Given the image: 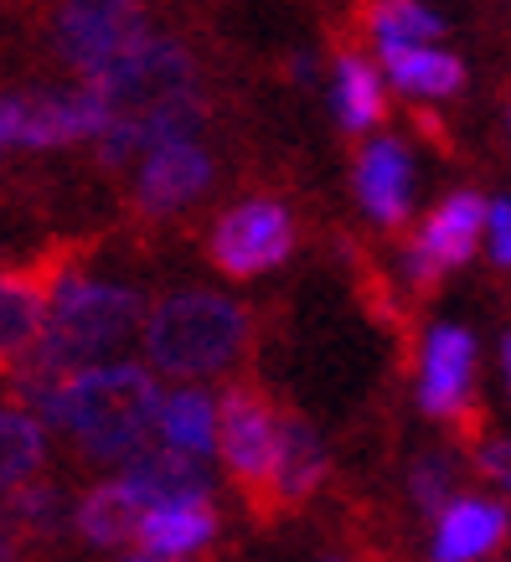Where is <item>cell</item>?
I'll return each instance as SVG.
<instances>
[{"instance_id":"1","label":"cell","mask_w":511,"mask_h":562,"mask_svg":"<svg viewBox=\"0 0 511 562\" xmlns=\"http://www.w3.org/2000/svg\"><path fill=\"white\" fill-rule=\"evenodd\" d=\"M26 413L47 428H63L88 464H124L140 454L160 428V387L151 367L114 361V367H78L63 376L11 382Z\"/></svg>"},{"instance_id":"2","label":"cell","mask_w":511,"mask_h":562,"mask_svg":"<svg viewBox=\"0 0 511 562\" xmlns=\"http://www.w3.org/2000/svg\"><path fill=\"white\" fill-rule=\"evenodd\" d=\"M145 361L166 376H218L254 346V310L212 290H170L145 310Z\"/></svg>"},{"instance_id":"3","label":"cell","mask_w":511,"mask_h":562,"mask_svg":"<svg viewBox=\"0 0 511 562\" xmlns=\"http://www.w3.org/2000/svg\"><path fill=\"white\" fill-rule=\"evenodd\" d=\"M145 321V294L130 284H99L73 273L63 279V290L52 294L47 325L36 346L21 357V367L5 382H36V376H63L78 372L88 361H99L103 351H114L124 336H135V325Z\"/></svg>"},{"instance_id":"4","label":"cell","mask_w":511,"mask_h":562,"mask_svg":"<svg viewBox=\"0 0 511 562\" xmlns=\"http://www.w3.org/2000/svg\"><path fill=\"white\" fill-rule=\"evenodd\" d=\"M212 443L222 454V470L238 491L243 512L258 527H274V460H279V408L254 382H233L212 408Z\"/></svg>"},{"instance_id":"5","label":"cell","mask_w":511,"mask_h":562,"mask_svg":"<svg viewBox=\"0 0 511 562\" xmlns=\"http://www.w3.org/2000/svg\"><path fill=\"white\" fill-rule=\"evenodd\" d=\"M99 93L109 124L124 120H145L166 103H181L191 93H202V63L181 36H140L135 47H124L114 63H103L99 72L84 78ZM103 124V130H109Z\"/></svg>"},{"instance_id":"6","label":"cell","mask_w":511,"mask_h":562,"mask_svg":"<svg viewBox=\"0 0 511 562\" xmlns=\"http://www.w3.org/2000/svg\"><path fill=\"white\" fill-rule=\"evenodd\" d=\"M480 222H486V196L476 187L444 191L424 217L413 222V233L398 243V284L413 300H429L449 273L470 269L480 258Z\"/></svg>"},{"instance_id":"7","label":"cell","mask_w":511,"mask_h":562,"mask_svg":"<svg viewBox=\"0 0 511 562\" xmlns=\"http://www.w3.org/2000/svg\"><path fill=\"white\" fill-rule=\"evenodd\" d=\"M88 238H63L47 243L42 254H32L16 269H0V382L16 372L21 357L36 346L42 325H47L52 294L63 290V279L84 273L88 263Z\"/></svg>"},{"instance_id":"8","label":"cell","mask_w":511,"mask_h":562,"mask_svg":"<svg viewBox=\"0 0 511 562\" xmlns=\"http://www.w3.org/2000/svg\"><path fill=\"white\" fill-rule=\"evenodd\" d=\"M480 392V341L465 321H434L413 341V403L429 424L470 428Z\"/></svg>"},{"instance_id":"9","label":"cell","mask_w":511,"mask_h":562,"mask_svg":"<svg viewBox=\"0 0 511 562\" xmlns=\"http://www.w3.org/2000/svg\"><path fill=\"white\" fill-rule=\"evenodd\" d=\"M145 32H151V5L145 0H57L47 16L52 57L78 78L114 63Z\"/></svg>"},{"instance_id":"10","label":"cell","mask_w":511,"mask_h":562,"mask_svg":"<svg viewBox=\"0 0 511 562\" xmlns=\"http://www.w3.org/2000/svg\"><path fill=\"white\" fill-rule=\"evenodd\" d=\"M103 124H109V114L88 83L26 88V93L0 99V135H5V145H26V150H63V145L93 139Z\"/></svg>"},{"instance_id":"11","label":"cell","mask_w":511,"mask_h":562,"mask_svg":"<svg viewBox=\"0 0 511 562\" xmlns=\"http://www.w3.org/2000/svg\"><path fill=\"white\" fill-rule=\"evenodd\" d=\"M295 254V217L285 202L274 196H248V202L227 206L212 222V238H207V258L212 269L227 279H258V273L279 269Z\"/></svg>"},{"instance_id":"12","label":"cell","mask_w":511,"mask_h":562,"mask_svg":"<svg viewBox=\"0 0 511 562\" xmlns=\"http://www.w3.org/2000/svg\"><path fill=\"white\" fill-rule=\"evenodd\" d=\"M352 191L373 227L403 233L413 222V202H419V160H413L409 139L377 135V130L362 135L357 155H352Z\"/></svg>"},{"instance_id":"13","label":"cell","mask_w":511,"mask_h":562,"mask_svg":"<svg viewBox=\"0 0 511 562\" xmlns=\"http://www.w3.org/2000/svg\"><path fill=\"white\" fill-rule=\"evenodd\" d=\"M511 542V506L496 491H455L429 516V562H491Z\"/></svg>"},{"instance_id":"14","label":"cell","mask_w":511,"mask_h":562,"mask_svg":"<svg viewBox=\"0 0 511 562\" xmlns=\"http://www.w3.org/2000/svg\"><path fill=\"white\" fill-rule=\"evenodd\" d=\"M212 181H218V160L191 139H170V145H155L151 155H140L130 206L140 217H176L191 202H202Z\"/></svg>"},{"instance_id":"15","label":"cell","mask_w":511,"mask_h":562,"mask_svg":"<svg viewBox=\"0 0 511 562\" xmlns=\"http://www.w3.org/2000/svg\"><path fill=\"white\" fill-rule=\"evenodd\" d=\"M331 480V449L306 413L279 408V460H274V512L290 516L310 506Z\"/></svg>"},{"instance_id":"16","label":"cell","mask_w":511,"mask_h":562,"mask_svg":"<svg viewBox=\"0 0 511 562\" xmlns=\"http://www.w3.org/2000/svg\"><path fill=\"white\" fill-rule=\"evenodd\" d=\"M377 68L388 78L392 93H403L419 109H434V103L460 99L465 83H470V68H465L460 52L440 47V42H419V47H382L377 52Z\"/></svg>"},{"instance_id":"17","label":"cell","mask_w":511,"mask_h":562,"mask_svg":"<svg viewBox=\"0 0 511 562\" xmlns=\"http://www.w3.org/2000/svg\"><path fill=\"white\" fill-rule=\"evenodd\" d=\"M388 78L377 68V57L357 47H336V63H331V114H336L341 135L362 139L388 124Z\"/></svg>"},{"instance_id":"18","label":"cell","mask_w":511,"mask_h":562,"mask_svg":"<svg viewBox=\"0 0 511 562\" xmlns=\"http://www.w3.org/2000/svg\"><path fill=\"white\" fill-rule=\"evenodd\" d=\"M120 485L135 495V506H170V501H197V495H212V475L207 464L187 449H155L145 443L140 454H130L120 470Z\"/></svg>"},{"instance_id":"19","label":"cell","mask_w":511,"mask_h":562,"mask_svg":"<svg viewBox=\"0 0 511 562\" xmlns=\"http://www.w3.org/2000/svg\"><path fill=\"white\" fill-rule=\"evenodd\" d=\"M212 537H218V506H212V495L170 501V506H145L135 527L140 552H155V558H191Z\"/></svg>"},{"instance_id":"20","label":"cell","mask_w":511,"mask_h":562,"mask_svg":"<svg viewBox=\"0 0 511 562\" xmlns=\"http://www.w3.org/2000/svg\"><path fill=\"white\" fill-rule=\"evenodd\" d=\"M73 527L84 537L88 547H124L135 542V527H140V506L135 495L124 491L120 480H103V485H88L73 506Z\"/></svg>"},{"instance_id":"21","label":"cell","mask_w":511,"mask_h":562,"mask_svg":"<svg viewBox=\"0 0 511 562\" xmlns=\"http://www.w3.org/2000/svg\"><path fill=\"white\" fill-rule=\"evenodd\" d=\"M362 32L377 52L382 47H419V42H440L449 26L429 0H367L362 5Z\"/></svg>"},{"instance_id":"22","label":"cell","mask_w":511,"mask_h":562,"mask_svg":"<svg viewBox=\"0 0 511 562\" xmlns=\"http://www.w3.org/2000/svg\"><path fill=\"white\" fill-rule=\"evenodd\" d=\"M5 521H11V537H16V542L42 547V542H57V537L68 531L73 506L52 480H21L16 491H11V501H5Z\"/></svg>"},{"instance_id":"23","label":"cell","mask_w":511,"mask_h":562,"mask_svg":"<svg viewBox=\"0 0 511 562\" xmlns=\"http://www.w3.org/2000/svg\"><path fill=\"white\" fill-rule=\"evenodd\" d=\"M47 464V434L26 408L0 403V491H16L21 480L42 475Z\"/></svg>"},{"instance_id":"24","label":"cell","mask_w":511,"mask_h":562,"mask_svg":"<svg viewBox=\"0 0 511 562\" xmlns=\"http://www.w3.org/2000/svg\"><path fill=\"white\" fill-rule=\"evenodd\" d=\"M403 485H409L413 512L429 521L449 495L460 491V454H455V449H424V454H413Z\"/></svg>"},{"instance_id":"25","label":"cell","mask_w":511,"mask_h":562,"mask_svg":"<svg viewBox=\"0 0 511 562\" xmlns=\"http://www.w3.org/2000/svg\"><path fill=\"white\" fill-rule=\"evenodd\" d=\"M160 434L170 449H187V454H207L212 449V403L202 392H176L160 397Z\"/></svg>"},{"instance_id":"26","label":"cell","mask_w":511,"mask_h":562,"mask_svg":"<svg viewBox=\"0 0 511 562\" xmlns=\"http://www.w3.org/2000/svg\"><path fill=\"white\" fill-rule=\"evenodd\" d=\"M480 258L491 269L511 273V196H486V222H480Z\"/></svg>"},{"instance_id":"27","label":"cell","mask_w":511,"mask_h":562,"mask_svg":"<svg viewBox=\"0 0 511 562\" xmlns=\"http://www.w3.org/2000/svg\"><path fill=\"white\" fill-rule=\"evenodd\" d=\"M470 464H476V475L486 480L496 495L511 501V434H486V439H476Z\"/></svg>"},{"instance_id":"28","label":"cell","mask_w":511,"mask_h":562,"mask_svg":"<svg viewBox=\"0 0 511 562\" xmlns=\"http://www.w3.org/2000/svg\"><path fill=\"white\" fill-rule=\"evenodd\" d=\"M496 361H501V387H507V403H511V325L501 330V346H496Z\"/></svg>"},{"instance_id":"29","label":"cell","mask_w":511,"mask_h":562,"mask_svg":"<svg viewBox=\"0 0 511 562\" xmlns=\"http://www.w3.org/2000/svg\"><path fill=\"white\" fill-rule=\"evenodd\" d=\"M0 562H21V542L11 531H0Z\"/></svg>"},{"instance_id":"30","label":"cell","mask_w":511,"mask_h":562,"mask_svg":"<svg viewBox=\"0 0 511 562\" xmlns=\"http://www.w3.org/2000/svg\"><path fill=\"white\" fill-rule=\"evenodd\" d=\"M120 562H187V558H155V552H130V558H120Z\"/></svg>"},{"instance_id":"31","label":"cell","mask_w":511,"mask_h":562,"mask_svg":"<svg viewBox=\"0 0 511 562\" xmlns=\"http://www.w3.org/2000/svg\"><path fill=\"white\" fill-rule=\"evenodd\" d=\"M321 562H352V558H341V552H331V558H321Z\"/></svg>"},{"instance_id":"32","label":"cell","mask_w":511,"mask_h":562,"mask_svg":"<svg viewBox=\"0 0 511 562\" xmlns=\"http://www.w3.org/2000/svg\"><path fill=\"white\" fill-rule=\"evenodd\" d=\"M507 135H511V103H507Z\"/></svg>"},{"instance_id":"33","label":"cell","mask_w":511,"mask_h":562,"mask_svg":"<svg viewBox=\"0 0 511 562\" xmlns=\"http://www.w3.org/2000/svg\"><path fill=\"white\" fill-rule=\"evenodd\" d=\"M5 150H11V145H5V135H0V155H5Z\"/></svg>"},{"instance_id":"34","label":"cell","mask_w":511,"mask_h":562,"mask_svg":"<svg viewBox=\"0 0 511 562\" xmlns=\"http://www.w3.org/2000/svg\"><path fill=\"white\" fill-rule=\"evenodd\" d=\"M362 5H367V0H362Z\"/></svg>"},{"instance_id":"35","label":"cell","mask_w":511,"mask_h":562,"mask_svg":"<svg viewBox=\"0 0 511 562\" xmlns=\"http://www.w3.org/2000/svg\"><path fill=\"white\" fill-rule=\"evenodd\" d=\"M491 562H496V558H491Z\"/></svg>"}]
</instances>
